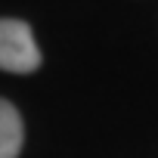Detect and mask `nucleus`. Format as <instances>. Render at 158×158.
Instances as JSON below:
<instances>
[{
	"label": "nucleus",
	"mask_w": 158,
	"mask_h": 158,
	"mask_svg": "<svg viewBox=\"0 0 158 158\" xmlns=\"http://www.w3.org/2000/svg\"><path fill=\"white\" fill-rule=\"evenodd\" d=\"M44 56L37 37L25 19L0 16V71L10 74H34Z\"/></svg>",
	"instance_id": "nucleus-1"
},
{
	"label": "nucleus",
	"mask_w": 158,
	"mask_h": 158,
	"mask_svg": "<svg viewBox=\"0 0 158 158\" xmlns=\"http://www.w3.org/2000/svg\"><path fill=\"white\" fill-rule=\"evenodd\" d=\"M25 146V121L22 112L0 96V158H19Z\"/></svg>",
	"instance_id": "nucleus-2"
}]
</instances>
